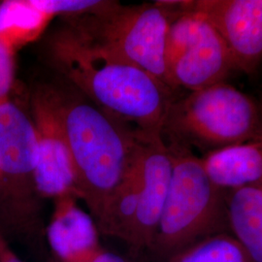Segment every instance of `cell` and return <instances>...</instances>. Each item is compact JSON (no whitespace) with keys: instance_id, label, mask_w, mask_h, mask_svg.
Wrapping results in <instances>:
<instances>
[{"instance_id":"20","label":"cell","mask_w":262,"mask_h":262,"mask_svg":"<svg viewBox=\"0 0 262 262\" xmlns=\"http://www.w3.org/2000/svg\"><path fill=\"white\" fill-rule=\"evenodd\" d=\"M93 262H126L121 256L115 253H108L103 251L100 254H98Z\"/></svg>"},{"instance_id":"16","label":"cell","mask_w":262,"mask_h":262,"mask_svg":"<svg viewBox=\"0 0 262 262\" xmlns=\"http://www.w3.org/2000/svg\"><path fill=\"white\" fill-rule=\"evenodd\" d=\"M166 262H253L229 232L210 235L173 255Z\"/></svg>"},{"instance_id":"7","label":"cell","mask_w":262,"mask_h":262,"mask_svg":"<svg viewBox=\"0 0 262 262\" xmlns=\"http://www.w3.org/2000/svg\"><path fill=\"white\" fill-rule=\"evenodd\" d=\"M30 116L37 139L35 183L39 196L42 200L66 194L78 196L73 159L49 85L33 92L30 98Z\"/></svg>"},{"instance_id":"8","label":"cell","mask_w":262,"mask_h":262,"mask_svg":"<svg viewBox=\"0 0 262 262\" xmlns=\"http://www.w3.org/2000/svg\"><path fill=\"white\" fill-rule=\"evenodd\" d=\"M137 164L140 178L139 199L125 243L140 252L150 249L168 193L172 158L162 135L140 132Z\"/></svg>"},{"instance_id":"6","label":"cell","mask_w":262,"mask_h":262,"mask_svg":"<svg viewBox=\"0 0 262 262\" xmlns=\"http://www.w3.org/2000/svg\"><path fill=\"white\" fill-rule=\"evenodd\" d=\"M37 139L30 113L0 100V233L39 241L45 236L35 183Z\"/></svg>"},{"instance_id":"10","label":"cell","mask_w":262,"mask_h":262,"mask_svg":"<svg viewBox=\"0 0 262 262\" xmlns=\"http://www.w3.org/2000/svg\"><path fill=\"white\" fill-rule=\"evenodd\" d=\"M234 70L224 40L205 17L195 40L169 69V85L173 91L183 88L194 92L225 82Z\"/></svg>"},{"instance_id":"15","label":"cell","mask_w":262,"mask_h":262,"mask_svg":"<svg viewBox=\"0 0 262 262\" xmlns=\"http://www.w3.org/2000/svg\"><path fill=\"white\" fill-rule=\"evenodd\" d=\"M53 19L37 9L31 0L0 1V39L16 54L35 42Z\"/></svg>"},{"instance_id":"5","label":"cell","mask_w":262,"mask_h":262,"mask_svg":"<svg viewBox=\"0 0 262 262\" xmlns=\"http://www.w3.org/2000/svg\"><path fill=\"white\" fill-rule=\"evenodd\" d=\"M63 19L84 43L140 67L169 86L165 45L171 19L157 1L131 6L106 1L100 9Z\"/></svg>"},{"instance_id":"19","label":"cell","mask_w":262,"mask_h":262,"mask_svg":"<svg viewBox=\"0 0 262 262\" xmlns=\"http://www.w3.org/2000/svg\"><path fill=\"white\" fill-rule=\"evenodd\" d=\"M0 262H24L11 249L8 240L0 233Z\"/></svg>"},{"instance_id":"1","label":"cell","mask_w":262,"mask_h":262,"mask_svg":"<svg viewBox=\"0 0 262 262\" xmlns=\"http://www.w3.org/2000/svg\"><path fill=\"white\" fill-rule=\"evenodd\" d=\"M50 64L104 112L145 134H160L175 91L138 66L90 46L66 26L46 44Z\"/></svg>"},{"instance_id":"12","label":"cell","mask_w":262,"mask_h":262,"mask_svg":"<svg viewBox=\"0 0 262 262\" xmlns=\"http://www.w3.org/2000/svg\"><path fill=\"white\" fill-rule=\"evenodd\" d=\"M200 158L210 178L225 190L245 187L262 188V138Z\"/></svg>"},{"instance_id":"14","label":"cell","mask_w":262,"mask_h":262,"mask_svg":"<svg viewBox=\"0 0 262 262\" xmlns=\"http://www.w3.org/2000/svg\"><path fill=\"white\" fill-rule=\"evenodd\" d=\"M137 154L128 174L107 199L95 219V224L100 233L121 239L124 242H126L129 234L139 199L140 178Z\"/></svg>"},{"instance_id":"18","label":"cell","mask_w":262,"mask_h":262,"mask_svg":"<svg viewBox=\"0 0 262 262\" xmlns=\"http://www.w3.org/2000/svg\"><path fill=\"white\" fill-rule=\"evenodd\" d=\"M14 77L15 54L0 39V100L9 98Z\"/></svg>"},{"instance_id":"2","label":"cell","mask_w":262,"mask_h":262,"mask_svg":"<svg viewBox=\"0 0 262 262\" xmlns=\"http://www.w3.org/2000/svg\"><path fill=\"white\" fill-rule=\"evenodd\" d=\"M49 86L73 159L78 196L95 221L133 165L140 131L104 112L67 83Z\"/></svg>"},{"instance_id":"4","label":"cell","mask_w":262,"mask_h":262,"mask_svg":"<svg viewBox=\"0 0 262 262\" xmlns=\"http://www.w3.org/2000/svg\"><path fill=\"white\" fill-rule=\"evenodd\" d=\"M166 143L202 156L262 138V104L225 82L176 97L162 129Z\"/></svg>"},{"instance_id":"13","label":"cell","mask_w":262,"mask_h":262,"mask_svg":"<svg viewBox=\"0 0 262 262\" xmlns=\"http://www.w3.org/2000/svg\"><path fill=\"white\" fill-rule=\"evenodd\" d=\"M229 233L253 262H262V188L245 187L226 190Z\"/></svg>"},{"instance_id":"3","label":"cell","mask_w":262,"mask_h":262,"mask_svg":"<svg viewBox=\"0 0 262 262\" xmlns=\"http://www.w3.org/2000/svg\"><path fill=\"white\" fill-rule=\"evenodd\" d=\"M166 143V142H165ZM172 174L150 253L160 262L210 235L229 232L226 190L210 178L201 158L169 144Z\"/></svg>"},{"instance_id":"17","label":"cell","mask_w":262,"mask_h":262,"mask_svg":"<svg viewBox=\"0 0 262 262\" xmlns=\"http://www.w3.org/2000/svg\"><path fill=\"white\" fill-rule=\"evenodd\" d=\"M37 9L52 16L72 17L94 12L105 5L99 0H31Z\"/></svg>"},{"instance_id":"11","label":"cell","mask_w":262,"mask_h":262,"mask_svg":"<svg viewBox=\"0 0 262 262\" xmlns=\"http://www.w3.org/2000/svg\"><path fill=\"white\" fill-rule=\"evenodd\" d=\"M76 194L54 199L55 208L45 237L60 262H93L103 252L94 217L78 206Z\"/></svg>"},{"instance_id":"9","label":"cell","mask_w":262,"mask_h":262,"mask_svg":"<svg viewBox=\"0 0 262 262\" xmlns=\"http://www.w3.org/2000/svg\"><path fill=\"white\" fill-rule=\"evenodd\" d=\"M193 9L224 40L235 70L254 73L262 61V0H197Z\"/></svg>"}]
</instances>
